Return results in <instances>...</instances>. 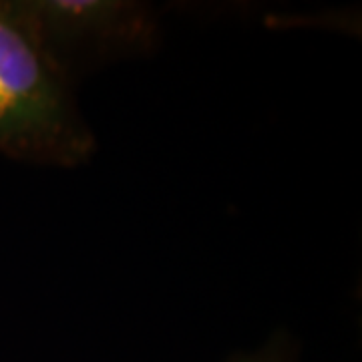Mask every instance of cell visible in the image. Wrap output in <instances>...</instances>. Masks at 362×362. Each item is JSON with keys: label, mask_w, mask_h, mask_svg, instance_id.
Masks as SVG:
<instances>
[{"label": "cell", "mask_w": 362, "mask_h": 362, "mask_svg": "<svg viewBox=\"0 0 362 362\" xmlns=\"http://www.w3.org/2000/svg\"><path fill=\"white\" fill-rule=\"evenodd\" d=\"M73 83L47 54L21 0H0V153L78 168L95 153Z\"/></svg>", "instance_id": "6da1fadb"}, {"label": "cell", "mask_w": 362, "mask_h": 362, "mask_svg": "<svg viewBox=\"0 0 362 362\" xmlns=\"http://www.w3.org/2000/svg\"><path fill=\"white\" fill-rule=\"evenodd\" d=\"M52 63L71 83L78 73L153 49L159 16L133 0H21Z\"/></svg>", "instance_id": "7a4b0ae2"}, {"label": "cell", "mask_w": 362, "mask_h": 362, "mask_svg": "<svg viewBox=\"0 0 362 362\" xmlns=\"http://www.w3.org/2000/svg\"><path fill=\"white\" fill-rule=\"evenodd\" d=\"M228 362H296V358H294V350L290 346V342L282 340V337H276L259 350L238 354Z\"/></svg>", "instance_id": "3957f363"}]
</instances>
